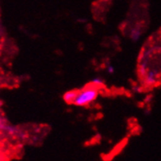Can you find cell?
I'll return each mask as SVG.
<instances>
[{
    "instance_id": "1",
    "label": "cell",
    "mask_w": 161,
    "mask_h": 161,
    "mask_svg": "<svg viewBox=\"0 0 161 161\" xmlns=\"http://www.w3.org/2000/svg\"><path fill=\"white\" fill-rule=\"evenodd\" d=\"M98 95L99 92L96 87H85L82 90H78L76 99H75L73 105L77 107H86L96 101V99L98 98Z\"/></svg>"
},
{
    "instance_id": "4",
    "label": "cell",
    "mask_w": 161,
    "mask_h": 161,
    "mask_svg": "<svg viewBox=\"0 0 161 161\" xmlns=\"http://www.w3.org/2000/svg\"><path fill=\"white\" fill-rule=\"evenodd\" d=\"M91 83H92V86L97 88V87H100V86H102V85H103V80L101 77H96L92 80Z\"/></svg>"
},
{
    "instance_id": "3",
    "label": "cell",
    "mask_w": 161,
    "mask_h": 161,
    "mask_svg": "<svg viewBox=\"0 0 161 161\" xmlns=\"http://www.w3.org/2000/svg\"><path fill=\"white\" fill-rule=\"evenodd\" d=\"M142 33H143V31H142L141 28H135V30H133L131 31V38L133 40H139L140 37L142 36Z\"/></svg>"
},
{
    "instance_id": "6",
    "label": "cell",
    "mask_w": 161,
    "mask_h": 161,
    "mask_svg": "<svg viewBox=\"0 0 161 161\" xmlns=\"http://www.w3.org/2000/svg\"><path fill=\"white\" fill-rule=\"evenodd\" d=\"M103 1H109V0H103Z\"/></svg>"
},
{
    "instance_id": "2",
    "label": "cell",
    "mask_w": 161,
    "mask_h": 161,
    "mask_svg": "<svg viewBox=\"0 0 161 161\" xmlns=\"http://www.w3.org/2000/svg\"><path fill=\"white\" fill-rule=\"evenodd\" d=\"M77 93H78V90H70V91L65 92L64 95V101L67 103H73L75 99H76Z\"/></svg>"
},
{
    "instance_id": "5",
    "label": "cell",
    "mask_w": 161,
    "mask_h": 161,
    "mask_svg": "<svg viewBox=\"0 0 161 161\" xmlns=\"http://www.w3.org/2000/svg\"><path fill=\"white\" fill-rule=\"evenodd\" d=\"M107 71L109 73V74H112V73H114V67L111 64H108V67H107Z\"/></svg>"
}]
</instances>
